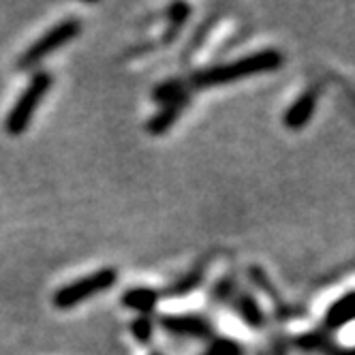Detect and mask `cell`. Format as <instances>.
<instances>
[{
    "label": "cell",
    "instance_id": "6da1fadb",
    "mask_svg": "<svg viewBox=\"0 0 355 355\" xmlns=\"http://www.w3.org/2000/svg\"><path fill=\"white\" fill-rule=\"evenodd\" d=\"M281 62H283L281 54L274 52V49H266V52H257L252 56L240 58L236 62H227V64H220V67L199 71L191 78V84L195 88H212V86L227 84V82L250 78V75L274 71V69H278V64H281Z\"/></svg>",
    "mask_w": 355,
    "mask_h": 355
},
{
    "label": "cell",
    "instance_id": "7a4b0ae2",
    "mask_svg": "<svg viewBox=\"0 0 355 355\" xmlns=\"http://www.w3.org/2000/svg\"><path fill=\"white\" fill-rule=\"evenodd\" d=\"M52 75L45 73V71H39L35 73V78L31 80V84L24 88V92L17 96L15 105L11 107V112L7 114V120H5V131L13 137L21 135L24 131L28 129L31 122H33V116L35 112L39 110L41 101L47 96L49 88H52Z\"/></svg>",
    "mask_w": 355,
    "mask_h": 355
},
{
    "label": "cell",
    "instance_id": "3957f363",
    "mask_svg": "<svg viewBox=\"0 0 355 355\" xmlns=\"http://www.w3.org/2000/svg\"><path fill=\"white\" fill-rule=\"evenodd\" d=\"M118 281V270L116 268H103V270H96L80 281H73L64 287H60L54 293V306L58 311H69L78 304L90 300L92 295H98L107 291L110 287H114Z\"/></svg>",
    "mask_w": 355,
    "mask_h": 355
},
{
    "label": "cell",
    "instance_id": "277c9868",
    "mask_svg": "<svg viewBox=\"0 0 355 355\" xmlns=\"http://www.w3.org/2000/svg\"><path fill=\"white\" fill-rule=\"evenodd\" d=\"M80 31H82L80 19H73V17H69V19L56 24L54 28H49L45 35H41V37L26 49V52H24V54L19 56L17 69L26 71V69L37 67V64L43 62L47 56H52V54L56 52V49H60L62 45L71 43L75 37L80 35Z\"/></svg>",
    "mask_w": 355,
    "mask_h": 355
},
{
    "label": "cell",
    "instance_id": "5b68a950",
    "mask_svg": "<svg viewBox=\"0 0 355 355\" xmlns=\"http://www.w3.org/2000/svg\"><path fill=\"white\" fill-rule=\"evenodd\" d=\"M161 325L167 329V332L178 334V336L204 338V336H210V332H212L210 321L204 317H197V315H167L161 319Z\"/></svg>",
    "mask_w": 355,
    "mask_h": 355
},
{
    "label": "cell",
    "instance_id": "8992f818",
    "mask_svg": "<svg viewBox=\"0 0 355 355\" xmlns=\"http://www.w3.org/2000/svg\"><path fill=\"white\" fill-rule=\"evenodd\" d=\"M187 105H189V96L175 101V103L163 105L155 116L150 118V122L146 126L148 133H152V135H163L165 131H169L171 126H173V122L182 116V112L187 110Z\"/></svg>",
    "mask_w": 355,
    "mask_h": 355
},
{
    "label": "cell",
    "instance_id": "52a82bcc",
    "mask_svg": "<svg viewBox=\"0 0 355 355\" xmlns=\"http://www.w3.org/2000/svg\"><path fill=\"white\" fill-rule=\"evenodd\" d=\"M159 302V291L150 287H133L122 295V304L131 311H139L144 315L152 313Z\"/></svg>",
    "mask_w": 355,
    "mask_h": 355
},
{
    "label": "cell",
    "instance_id": "ba28073f",
    "mask_svg": "<svg viewBox=\"0 0 355 355\" xmlns=\"http://www.w3.org/2000/svg\"><path fill=\"white\" fill-rule=\"evenodd\" d=\"M315 92H306L302 98H297L295 103L289 107V112L285 114V124L289 129H302L304 124H306L315 112Z\"/></svg>",
    "mask_w": 355,
    "mask_h": 355
},
{
    "label": "cell",
    "instance_id": "9c48e42d",
    "mask_svg": "<svg viewBox=\"0 0 355 355\" xmlns=\"http://www.w3.org/2000/svg\"><path fill=\"white\" fill-rule=\"evenodd\" d=\"M353 321H355V293L345 295L340 302H336L325 317L327 327H347Z\"/></svg>",
    "mask_w": 355,
    "mask_h": 355
},
{
    "label": "cell",
    "instance_id": "30bf717a",
    "mask_svg": "<svg viewBox=\"0 0 355 355\" xmlns=\"http://www.w3.org/2000/svg\"><path fill=\"white\" fill-rule=\"evenodd\" d=\"M184 96H189V92H187L184 82H180V80H167V82L159 84L155 90H152V98H155L157 103H161V105L175 103V101H180Z\"/></svg>",
    "mask_w": 355,
    "mask_h": 355
},
{
    "label": "cell",
    "instance_id": "8fae6325",
    "mask_svg": "<svg viewBox=\"0 0 355 355\" xmlns=\"http://www.w3.org/2000/svg\"><path fill=\"white\" fill-rule=\"evenodd\" d=\"M201 281H204V266L193 268L189 274H184L182 278H178V281L167 289V295H171V297L187 295V293H191L193 289H197V287L201 285Z\"/></svg>",
    "mask_w": 355,
    "mask_h": 355
},
{
    "label": "cell",
    "instance_id": "7c38bea8",
    "mask_svg": "<svg viewBox=\"0 0 355 355\" xmlns=\"http://www.w3.org/2000/svg\"><path fill=\"white\" fill-rule=\"evenodd\" d=\"M167 15H169V31H167L163 43H171V41L178 37V33L182 31V26H184L187 19H189V15H191V7L184 5V3H173V5L169 7Z\"/></svg>",
    "mask_w": 355,
    "mask_h": 355
},
{
    "label": "cell",
    "instance_id": "4fadbf2b",
    "mask_svg": "<svg viewBox=\"0 0 355 355\" xmlns=\"http://www.w3.org/2000/svg\"><path fill=\"white\" fill-rule=\"evenodd\" d=\"M236 311L240 313V317L250 325V327H259L263 323V313L259 309V304L252 300L250 295H240L236 302Z\"/></svg>",
    "mask_w": 355,
    "mask_h": 355
},
{
    "label": "cell",
    "instance_id": "5bb4252c",
    "mask_svg": "<svg viewBox=\"0 0 355 355\" xmlns=\"http://www.w3.org/2000/svg\"><path fill=\"white\" fill-rule=\"evenodd\" d=\"M152 332H155V325H152V319H150L148 315H141V317H137V319L131 323V334H133L141 345H148V343H150Z\"/></svg>",
    "mask_w": 355,
    "mask_h": 355
},
{
    "label": "cell",
    "instance_id": "9a60e30c",
    "mask_svg": "<svg viewBox=\"0 0 355 355\" xmlns=\"http://www.w3.org/2000/svg\"><path fill=\"white\" fill-rule=\"evenodd\" d=\"M208 355H242V349H240V345H238L236 340L218 338V340L210 347Z\"/></svg>",
    "mask_w": 355,
    "mask_h": 355
},
{
    "label": "cell",
    "instance_id": "2e32d148",
    "mask_svg": "<svg viewBox=\"0 0 355 355\" xmlns=\"http://www.w3.org/2000/svg\"><path fill=\"white\" fill-rule=\"evenodd\" d=\"M155 355H159V353H155Z\"/></svg>",
    "mask_w": 355,
    "mask_h": 355
}]
</instances>
